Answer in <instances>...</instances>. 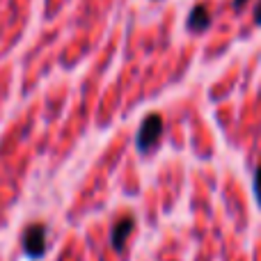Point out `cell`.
Listing matches in <instances>:
<instances>
[{
    "label": "cell",
    "instance_id": "obj_6",
    "mask_svg": "<svg viewBox=\"0 0 261 261\" xmlns=\"http://www.w3.org/2000/svg\"><path fill=\"white\" fill-rule=\"evenodd\" d=\"M254 21H257L259 25H261V0H259L257 7H254Z\"/></svg>",
    "mask_w": 261,
    "mask_h": 261
},
{
    "label": "cell",
    "instance_id": "obj_5",
    "mask_svg": "<svg viewBox=\"0 0 261 261\" xmlns=\"http://www.w3.org/2000/svg\"><path fill=\"white\" fill-rule=\"evenodd\" d=\"M254 188H257V195H259V199H261V167H257V174H254Z\"/></svg>",
    "mask_w": 261,
    "mask_h": 261
},
{
    "label": "cell",
    "instance_id": "obj_1",
    "mask_svg": "<svg viewBox=\"0 0 261 261\" xmlns=\"http://www.w3.org/2000/svg\"><path fill=\"white\" fill-rule=\"evenodd\" d=\"M163 117L156 113L147 115V117L142 119V124H140L138 128V135H135V144H138V151L140 153H149L151 149H156L158 140H161L163 135Z\"/></svg>",
    "mask_w": 261,
    "mask_h": 261
},
{
    "label": "cell",
    "instance_id": "obj_2",
    "mask_svg": "<svg viewBox=\"0 0 261 261\" xmlns=\"http://www.w3.org/2000/svg\"><path fill=\"white\" fill-rule=\"evenodd\" d=\"M46 234H48V229H46V225H41V222H32V225L25 227V231H23V250H25L28 257L32 259H39L46 254Z\"/></svg>",
    "mask_w": 261,
    "mask_h": 261
},
{
    "label": "cell",
    "instance_id": "obj_7",
    "mask_svg": "<svg viewBox=\"0 0 261 261\" xmlns=\"http://www.w3.org/2000/svg\"><path fill=\"white\" fill-rule=\"evenodd\" d=\"M248 3V0H234V9L239 12V9H243V5Z\"/></svg>",
    "mask_w": 261,
    "mask_h": 261
},
{
    "label": "cell",
    "instance_id": "obj_4",
    "mask_svg": "<svg viewBox=\"0 0 261 261\" xmlns=\"http://www.w3.org/2000/svg\"><path fill=\"white\" fill-rule=\"evenodd\" d=\"M190 32H199V30H206L211 25V12H208L204 5H195L188 14V21H186Z\"/></svg>",
    "mask_w": 261,
    "mask_h": 261
},
{
    "label": "cell",
    "instance_id": "obj_3",
    "mask_svg": "<svg viewBox=\"0 0 261 261\" xmlns=\"http://www.w3.org/2000/svg\"><path fill=\"white\" fill-rule=\"evenodd\" d=\"M133 227H135V220L133 218H122V220L117 222V225L113 227V234H110V243H113V248L117 250V252H122L124 250V243H126V239H128V234L133 231Z\"/></svg>",
    "mask_w": 261,
    "mask_h": 261
}]
</instances>
